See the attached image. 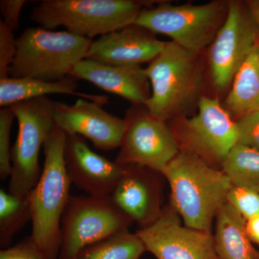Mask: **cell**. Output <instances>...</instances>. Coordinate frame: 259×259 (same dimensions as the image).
<instances>
[{
	"label": "cell",
	"mask_w": 259,
	"mask_h": 259,
	"mask_svg": "<svg viewBox=\"0 0 259 259\" xmlns=\"http://www.w3.org/2000/svg\"><path fill=\"white\" fill-rule=\"evenodd\" d=\"M245 228L250 241L259 245V217L247 220Z\"/></svg>",
	"instance_id": "cell-30"
},
{
	"label": "cell",
	"mask_w": 259,
	"mask_h": 259,
	"mask_svg": "<svg viewBox=\"0 0 259 259\" xmlns=\"http://www.w3.org/2000/svg\"><path fill=\"white\" fill-rule=\"evenodd\" d=\"M132 223L109 197L70 196L61 218L59 259H75L88 245L127 231Z\"/></svg>",
	"instance_id": "cell-9"
},
{
	"label": "cell",
	"mask_w": 259,
	"mask_h": 259,
	"mask_svg": "<svg viewBox=\"0 0 259 259\" xmlns=\"http://www.w3.org/2000/svg\"><path fill=\"white\" fill-rule=\"evenodd\" d=\"M0 259H47L31 238H27L13 246L0 251Z\"/></svg>",
	"instance_id": "cell-28"
},
{
	"label": "cell",
	"mask_w": 259,
	"mask_h": 259,
	"mask_svg": "<svg viewBox=\"0 0 259 259\" xmlns=\"http://www.w3.org/2000/svg\"><path fill=\"white\" fill-rule=\"evenodd\" d=\"M228 3L173 5L160 2L157 6L143 9L134 24L153 33L166 35L181 47L201 54L209 49L222 27Z\"/></svg>",
	"instance_id": "cell-6"
},
{
	"label": "cell",
	"mask_w": 259,
	"mask_h": 259,
	"mask_svg": "<svg viewBox=\"0 0 259 259\" xmlns=\"http://www.w3.org/2000/svg\"><path fill=\"white\" fill-rule=\"evenodd\" d=\"M54 103L49 97H41L10 106L18 120V132L11 149L10 193L27 197L38 182L40 148L55 125Z\"/></svg>",
	"instance_id": "cell-7"
},
{
	"label": "cell",
	"mask_w": 259,
	"mask_h": 259,
	"mask_svg": "<svg viewBox=\"0 0 259 259\" xmlns=\"http://www.w3.org/2000/svg\"><path fill=\"white\" fill-rule=\"evenodd\" d=\"M146 72L151 95L144 106L153 117L165 122L177 120L198 105L203 87L200 54L166 42Z\"/></svg>",
	"instance_id": "cell-3"
},
{
	"label": "cell",
	"mask_w": 259,
	"mask_h": 259,
	"mask_svg": "<svg viewBox=\"0 0 259 259\" xmlns=\"http://www.w3.org/2000/svg\"><path fill=\"white\" fill-rule=\"evenodd\" d=\"M66 137L54 125L44 144L45 160L40 178L28 196L32 216L30 238L47 259L59 258L61 218L72 185L65 166Z\"/></svg>",
	"instance_id": "cell-2"
},
{
	"label": "cell",
	"mask_w": 259,
	"mask_h": 259,
	"mask_svg": "<svg viewBox=\"0 0 259 259\" xmlns=\"http://www.w3.org/2000/svg\"><path fill=\"white\" fill-rule=\"evenodd\" d=\"M78 87L76 79L72 76L56 81L8 76L0 79V106L1 108L10 107L18 102L48 97L52 94L74 95L103 105L108 102V97L103 95L79 93Z\"/></svg>",
	"instance_id": "cell-18"
},
{
	"label": "cell",
	"mask_w": 259,
	"mask_h": 259,
	"mask_svg": "<svg viewBox=\"0 0 259 259\" xmlns=\"http://www.w3.org/2000/svg\"><path fill=\"white\" fill-rule=\"evenodd\" d=\"M259 41L256 24L248 5L230 1L226 20L209 47L208 62L213 83L224 91L255 44Z\"/></svg>",
	"instance_id": "cell-11"
},
{
	"label": "cell",
	"mask_w": 259,
	"mask_h": 259,
	"mask_svg": "<svg viewBox=\"0 0 259 259\" xmlns=\"http://www.w3.org/2000/svg\"><path fill=\"white\" fill-rule=\"evenodd\" d=\"M227 202L245 221L259 217V192L233 186L228 194Z\"/></svg>",
	"instance_id": "cell-25"
},
{
	"label": "cell",
	"mask_w": 259,
	"mask_h": 259,
	"mask_svg": "<svg viewBox=\"0 0 259 259\" xmlns=\"http://www.w3.org/2000/svg\"><path fill=\"white\" fill-rule=\"evenodd\" d=\"M15 118L11 107H3L0 110V178L10 177L12 171L10 134Z\"/></svg>",
	"instance_id": "cell-24"
},
{
	"label": "cell",
	"mask_w": 259,
	"mask_h": 259,
	"mask_svg": "<svg viewBox=\"0 0 259 259\" xmlns=\"http://www.w3.org/2000/svg\"><path fill=\"white\" fill-rule=\"evenodd\" d=\"M28 197H22L0 190V247L11 246L13 238L31 221Z\"/></svg>",
	"instance_id": "cell-23"
},
{
	"label": "cell",
	"mask_w": 259,
	"mask_h": 259,
	"mask_svg": "<svg viewBox=\"0 0 259 259\" xmlns=\"http://www.w3.org/2000/svg\"><path fill=\"white\" fill-rule=\"evenodd\" d=\"M193 117L172 120L170 125L180 151L198 156L221 170L225 159L238 144L236 121L218 98L202 96Z\"/></svg>",
	"instance_id": "cell-8"
},
{
	"label": "cell",
	"mask_w": 259,
	"mask_h": 259,
	"mask_svg": "<svg viewBox=\"0 0 259 259\" xmlns=\"http://www.w3.org/2000/svg\"><path fill=\"white\" fill-rule=\"evenodd\" d=\"M92 42L67 30L25 28L17 37V54L9 76L47 81L71 76L76 65L86 58Z\"/></svg>",
	"instance_id": "cell-5"
},
{
	"label": "cell",
	"mask_w": 259,
	"mask_h": 259,
	"mask_svg": "<svg viewBox=\"0 0 259 259\" xmlns=\"http://www.w3.org/2000/svg\"><path fill=\"white\" fill-rule=\"evenodd\" d=\"M154 1L137 0H42L30 19L47 30L58 27L93 39L132 25L143 9Z\"/></svg>",
	"instance_id": "cell-4"
},
{
	"label": "cell",
	"mask_w": 259,
	"mask_h": 259,
	"mask_svg": "<svg viewBox=\"0 0 259 259\" xmlns=\"http://www.w3.org/2000/svg\"><path fill=\"white\" fill-rule=\"evenodd\" d=\"M225 107L238 119L259 110V41L235 75Z\"/></svg>",
	"instance_id": "cell-20"
},
{
	"label": "cell",
	"mask_w": 259,
	"mask_h": 259,
	"mask_svg": "<svg viewBox=\"0 0 259 259\" xmlns=\"http://www.w3.org/2000/svg\"><path fill=\"white\" fill-rule=\"evenodd\" d=\"M236 121L238 144L253 148L259 152V110Z\"/></svg>",
	"instance_id": "cell-27"
},
{
	"label": "cell",
	"mask_w": 259,
	"mask_h": 259,
	"mask_svg": "<svg viewBox=\"0 0 259 259\" xmlns=\"http://www.w3.org/2000/svg\"><path fill=\"white\" fill-rule=\"evenodd\" d=\"M136 233L157 259H221L212 233L185 226L170 204L163 207L157 221Z\"/></svg>",
	"instance_id": "cell-12"
},
{
	"label": "cell",
	"mask_w": 259,
	"mask_h": 259,
	"mask_svg": "<svg viewBox=\"0 0 259 259\" xmlns=\"http://www.w3.org/2000/svg\"><path fill=\"white\" fill-rule=\"evenodd\" d=\"M25 0H1L0 1V11L3 17V23L11 29L13 32L16 31L20 27V17L24 5L26 4Z\"/></svg>",
	"instance_id": "cell-29"
},
{
	"label": "cell",
	"mask_w": 259,
	"mask_h": 259,
	"mask_svg": "<svg viewBox=\"0 0 259 259\" xmlns=\"http://www.w3.org/2000/svg\"><path fill=\"white\" fill-rule=\"evenodd\" d=\"M159 172L139 165H126L125 171L109 198L133 223L144 228L161 216L162 186Z\"/></svg>",
	"instance_id": "cell-14"
},
{
	"label": "cell",
	"mask_w": 259,
	"mask_h": 259,
	"mask_svg": "<svg viewBox=\"0 0 259 259\" xmlns=\"http://www.w3.org/2000/svg\"><path fill=\"white\" fill-rule=\"evenodd\" d=\"M221 171L233 186L259 192V152L237 144L223 162Z\"/></svg>",
	"instance_id": "cell-22"
},
{
	"label": "cell",
	"mask_w": 259,
	"mask_h": 259,
	"mask_svg": "<svg viewBox=\"0 0 259 259\" xmlns=\"http://www.w3.org/2000/svg\"><path fill=\"white\" fill-rule=\"evenodd\" d=\"M245 222L228 202L219 209L213 238L220 258L259 259V252L247 234Z\"/></svg>",
	"instance_id": "cell-19"
},
{
	"label": "cell",
	"mask_w": 259,
	"mask_h": 259,
	"mask_svg": "<svg viewBox=\"0 0 259 259\" xmlns=\"http://www.w3.org/2000/svg\"><path fill=\"white\" fill-rule=\"evenodd\" d=\"M146 251L139 235L127 230L88 245L75 259H140Z\"/></svg>",
	"instance_id": "cell-21"
},
{
	"label": "cell",
	"mask_w": 259,
	"mask_h": 259,
	"mask_svg": "<svg viewBox=\"0 0 259 259\" xmlns=\"http://www.w3.org/2000/svg\"><path fill=\"white\" fill-rule=\"evenodd\" d=\"M17 54L14 32L0 20V79L9 76L10 68Z\"/></svg>",
	"instance_id": "cell-26"
},
{
	"label": "cell",
	"mask_w": 259,
	"mask_h": 259,
	"mask_svg": "<svg viewBox=\"0 0 259 259\" xmlns=\"http://www.w3.org/2000/svg\"><path fill=\"white\" fill-rule=\"evenodd\" d=\"M71 76L93 83L134 105L144 106L151 95L146 69L141 66L108 64L84 59L76 65Z\"/></svg>",
	"instance_id": "cell-17"
},
{
	"label": "cell",
	"mask_w": 259,
	"mask_h": 259,
	"mask_svg": "<svg viewBox=\"0 0 259 259\" xmlns=\"http://www.w3.org/2000/svg\"><path fill=\"white\" fill-rule=\"evenodd\" d=\"M246 4L248 5V9L253 16L255 24H256L259 34V1H250Z\"/></svg>",
	"instance_id": "cell-31"
},
{
	"label": "cell",
	"mask_w": 259,
	"mask_h": 259,
	"mask_svg": "<svg viewBox=\"0 0 259 259\" xmlns=\"http://www.w3.org/2000/svg\"><path fill=\"white\" fill-rule=\"evenodd\" d=\"M156 35L136 24L127 25L93 41L85 59L114 65L149 64L166 44Z\"/></svg>",
	"instance_id": "cell-16"
},
{
	"label": "cell",
	"mask_w": 259,
	"mask_h": 259,
	"mask_svg": "<svg viewBox=\"0 0 259 259\" xmlns=\"http://www.w3.org/2000/svg\"><path fill=\"white\" fill-rule=\"evenodd\" d=\"M161 175L171 188L169 204L184 225L212 233L213 221L233 187L228 177L198 156L182 151Z\"/></svg>",
	"instance_id": "cell-1"
},
{
	"label": "cell",
	"mask_w": 259,
	"mask_h": 259,
	"mask_svg": "<svg viewBox=\"0 0 259 259\" xmlns=\"http://www.w3.org/2000/svg\"><path fill=\"white\" fill-rule=\"evenodd\" d=\"M103 104L79 98L73 105L55 102L54 123L66 134L86 138L102 151L120 148L126 121L104 110Z\"/></svg>",
	"instance_id": "cell-13"
},
{
	"label": "cell",
	"mask_w": 259,
	"mask_h": 259,
	"mask_svg": "<svg viewBox=\"0 0 259 259\" xmlns=\"http://www.w3.org/2000/svg\"><path fill=\"white\" fill-rule=\"evenodd\" d=\"M64 161L71 184L89 196L108 197L125 171V166L97 154L84 138L66 134Z\"/></svg>",
	"instance_id": "cell-15"
},
{
	"label": "cell",
	"mask_w": 259,
	"mask_h": 259,
	"mask_svg": "<svg viewBox=\"0 0 259 259\" xmlns=\"http://www.w3.org/2000/svg\"><path fill=\"white\" fill-rule=\"evenodd\" d=\"M124 118L125 131L116 163L139 165L161 174L181 151L170 125L151 115L144 105H134Z\"/></svg>",
	"instance_id": "cell-10"
}]
</instances>
